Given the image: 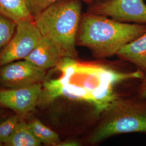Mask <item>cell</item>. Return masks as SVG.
Returning <instances> with one entry per match:
<instances>
[{
  "instance_id": "30bf717a",
  "label": "cell",
  "mask_w": 146,
  "mask_h": 146,
  "mask_svg": "<svg viewBox=\"0 0 146 146\" xmlns=\"http://www.w3.org/2000/svg\"><path fill=\"white\" fill-rule=\"evenodd\" d=\"M116 55L132 63L146 75V31L122 47Z\"/></svg>"
},
{
  "instance_id": "4fadbf2b",
  "label": "cell",
  "mask_w": 146,
  "mask_h": 146,
  "mask_svg": "<svg viewBox=\"0 0 146 146\" xmlns=\"http://www.w3.org/2000/svg\"><path fill=\"white\" fill-rule=\"evenodd\" d=\"M28 124L34 135L41 143L58 146L61 142L58 134L42 123L40 120H33Z\"/></svg>"
},
{
  "instance_id": "ba28073f",
  "label": "cell",
  "mask_w": 146,
  "mask_h": 146,
  "mask_svg": "<svg viewBox=\"0 0 146 146\" xmlns=\"http://www.w3.org/2000/svg\"><path fill=\"white\" fill-rule=\"evenodd\" d=\"M42 90L41 83L26 87L0 90V104L19 114H26L38 104Z\"/></svg>"
},
{
  "instance_id": "3957f363",
  "label": "cell",
  "mask_w": 146,
  "mask_h": 146,
  "mask_svg": "<svg viewBox=\"0 0 146 146\" xmlns=\"http://www.w3.org/2000/svg\"><path fill=\"white\" fill-rule=\"evenodd\" d=\"M81 0H60L34 20L42 36L53 42L63 57H78L76 38L82 14Z\"/></svg>"
},
{
  "instance_id": "5bb4252c",
  "label": "cell",
  "mask_w": 146,
  "mask_h": 146,
  "mask_svg": "<svg viewBox=\"0 0 146 146\" xmlns=\"http://www.w3.org/2000/svg\"><path fill=\"white\" fill-rule=\"evenodd\" d=\"M17 24L0 14V52L13 36Z\"/></svg>"
},
{
  "instance_id": "d6986e66",
  "label": "cell",
  "mask_w": 146,
  "mask_h": 146,
  "mask_svg": "<svg viewBox=\"0 0 146 146\" xmlns=\"http://www.w3.org/2000/svg\"><path fill=\"white\" fill-rule=\"evenodd\" d=\"M91 1H92L93 2H95V1H99V0H90Z\"/></svg>"
},
{
  "instance_id": "6da1fadb",
  "label": "cell",
  "mask_w": 146,
  "mask_h": 146,
  "mask_svg": "<svg viewBox=\"0 0 146 146\" xmlns=\"http://www.w3.org/2000/svg\"><path fill=\"white\" fill-rule=\"evenodd\" d=\"M56 67L60 78L43 84L38 104H48L59 97L82 100L94 104L99 111L107 110L115 100L114 84L127 79H142L141 70L120 74L99 66L80 64L75 58L63 57Z\"/></svg>"
},
{
  "instance_id": "5b68a950",
  "label": "cell",
  "mask_w": 146,
  "mask_h": 146,
  "mask_svg": "<svg viewBox=\"0 0 146 146\" xmlns=\"http://www.w3.org/2000/svg\"><path fill=\"white\" fill-rule=\"evenodd\" d=\"M42 37L34 21L17 23L11 40L0 52V66L16 60H25L36 47Z\"/></svg>"
},
{
  "instance_id": "7a4b0ae2",
  "label": "cell",
  "mask_w": 146,
  "mask_h": 146,
  "mask_svg": "<svg viewBox=\"0 0 146 146\" xmlns=\"http://www.w3.org/2000/svg\"><path fill=\"white\" fill-rule=\"evenodd\" d=\"M146 31V24L123 22L106 16L82 13L76 44L87 48L95 58H110Z\"/></svg>"
},
{
  "instance_id": "ac0fdd59",
  "label": "cell",
  "mask_w": 146,
  "mask_h": 146,
  "mask_svg": "<svg viewBox=\"0 0 146 146\" xmlns=\"http://www.w3.org/2000/svg\"><path fill=\"white\" fill-rule=\"evenodd\" d=\"M80 143L75 140H67L66 141H61L58 146H78Z\"/></svg>"
},
{
  "instance_id": "44dd1931",
  "label": "cell",
  "mask_w": 146,
  "mask_h": 146,
  "mask_svg": "<svg viewBox=\"0 0 146 146\" xmlns=\"http://www.w3.org/2000/svg\"><path fill=\"white\" fill-rule=\"evenodd\" d=\"M2 142H0V146H2Z\"/></svg>"
},
{
  "instance_id": "e0dca14e",
  "label": "cell",
  "mask_w": 146,
  "mask_h": 146,
  "mask_svg": "<svg viewBox=\"0 0 146 146\" xmlns=\"http://www.w3.org/2000/svg\"><path fill=\"white\" fill-rule=\"evenodd\" d=\"M138 95L139 97L146 99V75L141 80V84L138 89Z\"/></svg>"
},
{
  "instance_id": "ffe728a7",
  "label": "cell",
  "mask_w": 146,
  "mask_h": 146,
  "mask_svg": "<svg viewBox=\"0 0 146 146\" xmlns=\"http://www.w3.org/2000/svg\"><path fill=\"white\" fill-rule=\"evenodd\" d=\"M99 1H109V0H99Z\"/></svg>"
},
{
  "instance_id": "2e32d148",
  "label": "cell",
  "mask_w": 146,
  "mask_h": 146,
  "mask_svg": "<svg viewBox=\"0 0 146 146\" xmlns=\"http://www.w3.org/2000/svg\"><path fill=\"white\" fill-rule=\"evenodd\" d=\"M19 122L17 116H13L0 124V142L5 143Z\"/></svg>"
},
{
  "instance_id": "7c38bea8",
  "label": "cell",
  "mask_w": 146,
  "mask_h": 146,
  "mask_svg": "<svg viewBox=\"0 0 146 146\" xmlns=\"http://www.w3.org/2000/svg\"><path fill=\"white\" fill-rule=\"evenodd\" d=\"M7 146H39L41 143L25 121H19L9 139L4 143Z\"/></svg>"
},
{
  "instance_id": "8fae6325",
  "label": "cell",
  "mask_w": 146,
  "mask_h": 146,
  "mask_svg": "<svg viewBox=\"0 0 146 146\" xmlns=\"http://www.w3.org/2000/svg\"><path fill=\"white\" fill-rule=\"evenodd\" d=\"M0 14L16 24L34 21L28 9L26 0H0Z\"/></svg>"
},
{
  "instance_id": "8992f818",
  "label": "cell",
  "mask_w": 146,
  "mask_h": 146,
  "mask_svg": "<svg viewBox=\"0 0 146 146\" xmlns=\"http://www.w3.org/2000/svg\"><path fill=\"white\" fill-rule=\"evenodd\" d=\"M86 12L106 16L123 22L146 24V4L144 0L95 1L88 5Z\"/></svg>"
},
{
  "instance_id": "9a60e30c",
  "label": "cell",
  "mask_w": 146,
  "mask_h": 146,
  "mask_svg": "<svg viewBox=\"0 0 146 146\" xmlns=\"http://www.w3.org/2000/svg\"><path fill=\"white\" fill-rule=\"evenodd\" d=\"M60 0H26L28 11L34 20L47 8ZM89 5L93 2L90 0H81Z\"/></svg>"
},
{
  "instance_id": "277c9868",
  "label": "cell",
  "mask_w": 146,
  "mask_h": 146,
  "mask_svg": "<svg viewBox=\"0 0 146 146\" xmlns=\"http://www.w3.org/2000/svg\"><path fill=\"white\" fill-rule=\"evenodd\" d=\"M107 110V115L90 136V143L120 134H146V99L115 101Z\"/></svg>"
},
{
  "instance_id": "52a82bcc",
  "label": "cell",
  "mask_w": 146,
  "mask_h": 146,
  "mask_svg": "<svg viewBox=\"0 0 146 146\" xmlns=\"http://www.w3.org/2000/svg\"><path fill=\"white\" fill-rule=\"evenodd\" d=\"M46 70L24 61L5 66L0 71V81L11 88H19L40 84L44 80Z\"/></svg>"
},
{
  "instance_id": "9c48e42d",
  "label": "cell",
  "mask_w": 146,
  "mask_h": 146,
  "mask_svg": "<svg viewBox=\"0 0 146 146\" xmlns=\"http://www.w3.org/2000/svg\"><path fill=\"white\" fill-rule=\"evenodd\" d=\"M63 58L62 54L56 46L43 36L36 47L25 60L46 70L56 67Z\"/></svg>"
}]
</instances>
